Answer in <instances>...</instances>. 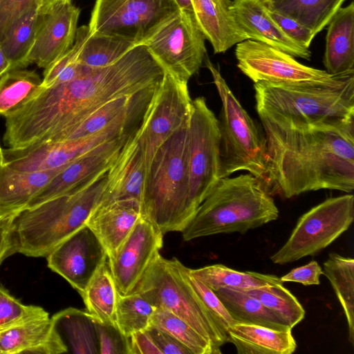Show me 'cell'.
<instances>
[{
  "label": "cell",
  "mask_w": 354,
  "mask_h": 354,
  "mask_svg": "<svg viewBox=\"0 0 354 354\" xmlns=\"http://www.w3.org/2000/svg\"><path fill=\"white\" fill-rule=\"evenodd\" d=\"M227 342L239 354H291L297 343L291 330H279L236 322L227 329Z\"/></svg>",
  "instance_id": "26"
},
{
  "label": "cell",
  "mask_w": 354,
  "mask_h": 354,
  "mask_svg": "<svg viewBox=\"0 0 354 354\" xmlns=\"http://www.w3.org/2000/svg\"><path fill=\"white\" fill-rule=\"evenodd\" d=\"M118 295L107 257L92 277L82 297L87 311L97 321L117 326Z\"/></svg>",
  "instance_id": "32"
},
{
  "label": "cell",
  "mask_w": 354,
  "mask_h": 354,
  "mask_svg": "<svg viewBox=\"0 0 354 354\" xmlns=\"http://www.w3.org/2000/svg\"><path fill=\"white\" fill-rule=\"evenodd\" d=\"M68 353L49 315L29 319L0 331V354Z\"/></svg>",
  "instance_id": "22"
},
{
  "label": "cell",
  "mask_w": 354,
  "mask_h": 354,
  "mask_svg": "<svg viewBox=\"0 0 354 354\" xmlns=\"http://www.w3.org/2000/svg\"><path fill=\"white\" fill-rule=\"evenodd\" d=\"M150 326L170 335L186 346L192 354H216L212 345L195 329L167 310L156 308Z\"/></svg>",
  "instance_id": "40"
},
{
  "label": "cell",
  "mask_w": 354,
  "mask_h": 354,
  "mask_svg": "<svg viewBox=\"0 0 354 354\" xmlns=\"http://www.w3.org/2000/svg\"><path fill=\"white\" fill-rule=\"evenodd\" d=\"M129 338L131 354H162L147 330L136 332Z\"/></svg>",
  "instance_id": "50"
},
{
  "label": "cell",
  "mask_w": 354,
  "mask_h": 354,
  "mask_svg": "<svg viewBox=\"0 0 354 354\" xmlns=\"http://www.w3.org/2000/svg\"><path fill=\"white\" fill-rule=\"evenodd\" d=\"M56 0H41V6L48 4Z\"/></svg>",
  "instance_id": "53"
},
{
  "label": "cell",
  "mask_w": 354,
  "mask_h": 354,
  "mask_svg": "<svg viewBox=\"0 0 354 354\" xmlns=\"http://www.w3.org/2000/svg\"><path fill=\"white\" fill-rule=\"evenodd\" d=\"M42 80L34 71L12 69L0 78V115L17 111L42 88Z\"/></svg>",
  "instance_id": "35"
},
{
  "label": "cell",
  "mask_w": 354,
  "mask_h": 354,
  "mask_svg": "<svg viewBox=\"0 0 354 354\" xmlns=\"http://www.w3.org/2000/svg\"><path fill=\"white\" fill-rule=\"evenodd\" d=\"M141 217L140 202L135 199H127L96 207L85 225L97 236L108 257H110L124 242Z\"/></svg>",
  "instance_id": "23"
},
{
  "label": "cell",
  "mask_w": 354,
  "mask_h": 354,
  "mask_svg": "<svg viewBox=\"0 0 354 354\" xmlns=\"http://www.w3.org/2000/svg\"><path fill=\"white\" fill-rule=\"evenodd\" d=\"M64 167L23 171L2 164L0 167V213L19 211L26 207L32 198Z\"/></svg>",
  "instance_id": "27"
},
{
  "label": "cell",
  "mask_w": 354,
  "mask_h": 354,
  "mask_svg": "<svg viewBox=\"0 0 354 354\" xmlns=\"http://www.w3.org/2000/svg\"><path fill=\"white\" fill-rule=\"evenodd\" d=\"M107 257L105 249L86 225L46 256L48 267L64 278L81 296Z\"/></svg>",
  "instance_id": "17"
},
{
  "label": "cell",
  "mask_w": 354,
  "mask_h": 354,
  "mask_svg": "<svg viewBox=\"0 0 354 354\" xmlns=\"http://www.w3.org/2000/svg\"><path fill=\"white\" fill-rule=\"evenodd\" d=\"M99 354H131L130 338L113 324L97 320Z\"/></svg>",
  "instance_id": "44"
},
{
  "label": "cell",
  "mask_w": 354,
  "mask_h": 354,
  "mask_svg": "<svg viewBox=\"0 0 354 354\" xmlns=\"http://www.w3.org/2000/svg\"><path fill=\"white\" fill-rule=\"evenodd\" d=\"M3 162V149L1 147L0 145V167L1 166Z\"/></svg>",
  "instance_id": "54"
},
{
  "label": "cell",
  "mask_w": 354,
  "mask_h": 354,
  "mask_svg": "<svg viewBox=\"0 0 354 354\" xmlns=\"http://www.w3.org/2000/svg\"><path fill=\"white\" fill-rule=\"evenodd\" d=\"M180 11L194 15L191 0H175Z\"/></svg>",
  "instance_id": "52"
},
{
  "label": "cell",
  "mask_w": 354,
  "mask_h": 354,
  "mask_svg": "<svg viewBox=\"0 0 354 354\" xmlns=\"http://www.w3.org/2000/svg\"><path fill=\"white\" fill-rule=\"evenodd\" d=\"M40 6L26 11L8 30L0 46L11 64V70L26 68L34 42Z\"/></svg>",
  "instance_id": "36"
},
{
  "label": "cell",
  "mask_w": 354,
  "mask_h": 354,
  "mask_svg": "<svg viewBox=\"0 0 354 354\" xmlns=\"http://www.w3.org/2000/svg\"><path fill=\"white\" fill-rule=\"evenodd\" d=\"M11 70V64L0 46V78Z\"/></svg>",
  "instance_id": "51"
},
{
  "label": "cell",
  "mask_w": 354,
  "mask_h": 354,
  "mask_svg": "<svg viewBox=\"0 0 354 354\" xmlns=\"http://www.w3.org/2000/svg\"><path fill=\"white\" fill-rule=\"evenodd\" d=\"M323 270L316 261L291 270L288 273L280 277L283 282H295L304 286L318 285Z\"/></svg>",
  "instance_id": "47"
},
{
  "label": "cell",
  "mask_w": 354,
  "mask_h": 354,
  "mask_svg": "<svg viewBox=\"0 0 354 354\" xmlns=\"http://www.w3.org/2000/svg\"><path fill=\"white\" fill-rule=\"evenodd\" d=\"M204 63L212 74L222 104L218 120L220 178L244 170L259 179L263 185L266 175V140L234 96L220 71L207 55Z\"/></svg>",
  "instance_id": "8"
},
{
  "label": "cell",
  "mask_w": 354,
  "mask_h": 354,
  "mask_svg": "<svg viewBox=\"0 0 354 354\" xmlns=\"http://www.w3.org/2000/svg\"><path fill=\"white\" fill-rule=\"evenodd\" d=\"M181 263L175 257L167 259L158 253L133 291L155 307L184 320L212 345L216 354L221 353V347L227 342V333L186 279Z\"/></svg>",
  "instance_id": "7"
},
{
  "label": "cell",
  "mask_w": 354,
  "mask_h": 354,
  "mask_svg": "<svg viewBox=\"0 0 354 354\" xmlns=\"http://www.w3.org/2000/svg\"><path fill=\"white\" fill-rule=\"evenodd\" d=\"M106 176L79 192L18 211L12 223V254L46 257L62 241L85 225L97 205Z\"/></svg>",
  "instance_id": "6"
},
{
  "label": "cell",
  "mask_w": 354,
  "mask_h": 354,
  "mask_svg": "<svg viewBox=\"0 0 354 354\" xmlns=\"http://www.w3.org/2000/svg\"><path fill=\"white\" fill-rule=\"evenodd\" d=\"M196 21L212 44L214 53H223L248 39L231 11V0H191Z\"/></svg>",
  "instance_id": "24"
},
{
  "label": "cell",
  "mask_w": 354,
  "mask_h": 354,
  "mask_svg": "<svg viewBox=\"0 0 354 354\" xmlns=\"http://www.w3.org/2000/svg\"><path fill=\"white\" fill-rule=\"evenodd\" d=\"M279 216L273 198L252 175L220 178L181 232L185 241L218 234H244Z\"/></svg>",
  "instance_id": "4"
},
{
  "label": "cell",
  "mask_w": 354,
  "mask_h": 354,
  "mask_svg": "<svg viewBox=\"0 0 354 354\" xmlns=\"http://www.w3.org/2000/svg\"><path fill=\"white\" fill-rule=\"evenodd\" d=\"M235 56L238 68L254 83L322 82L334 76L326 71L305 66L280 50L252 39L236 44Z\"/></svg>",
  "instance_id": "15"
},
{
  "label": "cell",
  "mask_w": 354,
  "mask_h": 354,
  "mask_svg": "<svg viewBox=\"0 0 354 354\" xmlns=\"http://www.w3.org/2000/svg\"><path fill=\"white\" fill-rule=\"evenodd\" d=\"M18 211L0 213V263L11 255L12 223Z\"/></svg>",
  "instance_id": "49"
},
{
  "label": "cell",
  "mask_w": 354,
  "mask_h": 354,
  "mask_svg": "<svg viewBox=\"0 0 354 354\" xmlns=\"http://www.w3.org/2000/svg\"><path fill=\"white\" fill-rule=\"evenodd\" d=\"M163 234L142 216L109 258L118 291L122 295L131 292L163 245Z\"/></svg>",
  "instance_id": "18"
},
{
  "label": "cell",
  "mask_w": 354,
  "mask_h": 354,
  "mask_svg": "<svg viewBox=\"0 0 354 354\" xmlns=\"http://www.w3.org/2000/svg\"><path fill=\"white\" fill-rule=\"evenodd\" d=\"M268 10L272 18L288 37L301 46L310 48L313 39L316 36L310 29L275 10L268 8Z\"/></svg>",
  "instance_id": "46"
},
{
  "label": "cell",
  "mask_w": 354,
  "mask_h": 354,
  "mask_svg": "<svg viewBox=\"0 0 354 354\" xmlns=\"http://www.w3.org/2000/svg\"><path fill=\"white\" fill-rule=\"evenodd\" d=\"M164 72L147 46L139 44L109 66L92 68L71 82L49 86L46 108L58 129L39 142L56 141L113 99L134 95L156 86Z\"/></svg>",
  "instance_id": "2"
},
{
  "label": "cell",
  "mask_w": 354,
  "mask_h": 354,
  "mask_svg": "<svg viewBox=\"0 0 354 354\" xmlns=\"http://www.w3.org/2000/svg\"><path fill=\"white\" fill-rule=\"evenodd\" d=\"M123 127L115 122L89 136L75 140L42 142L3 149L2 164L23 171L63 168L97 147L120 138Z\"/></svg>",
  "instance_id": "14"
},
{
  "label": "cell",
  "mask_w": 354,
  "mask_h": 354,
  "mask_svg": "<svg viewBox=\"0 0 354 354\" xmlns=\"http://www.w3.org/2000/svg\"><path fill=\"white\" fill-rule=\"evenodd\" d=\"M137 128L129 136L108 170L95 208L127 199L141 203L146 167L136 134Z\"/></svg>",
  "instance_id": "20"
},
{
  "label": "cell",
  "mask_w": 354,
  "mask_h": 354,
  "mask_svg": "<svg viewBox=\"0 0 354 354\" xmlns=\"http://www.w3.org/2000/svg\"><path fill=\"white\" fill-rule=\"evenodd\" d=\"M80 14L72 0H56L41 6L28 57L29 64L45 69L68 51L75 41Z\"/></svg>",
  "instance_id": "16"
},
{
  "label": "cell",
  "mask_w": 354,
  "mask_h": 354,
  "mask_svg": "<svg viewBox=\"0 0 354 354\" xmlns=\"http://www.w3.org/2000/svg\"><path fill=\"white\" fill-rule=\"evenodd\" d=\"M239 290L244 291L257 298L291 328L301 322L305 317V310L283 283Z\"/></svg>",
  "instance_id": "38"
},
{
  "label": "cell",
  "mask_w": 354,
  "mask_h": 354,
  "mask_svg": "<svg viewBox=\"0 0 354 354\" xmlns=\"http://www.w3.org/2000/svg\"><path fill=\"white\" fill-rule=\"evenodd\" d=\"M187 126L160 146L145 176L140 203L142 216L163 234L182 232L195 214L189 198Z\"/></svg>",
  "instance_id": "5"
},
{
  "label": "cell",
  "mask_w": 354,
  "mask_h": 354,
  "mask_svg": "<svg viewBox=\"0 0 354 354\" xmlns=\"http://www.w3.org/2000/svg\"><path fill=\"white\" fill-rule=\"evenodd\" d=\"M190 273L212 290L219 288L248 290L281 284L276 275L255 272H241L222 264H214L198 269H190Z\"/></svg>",
  "instance_id": "33"
},
{
  "label": "cell",
  "mask_w": 354,
  "mask_h": 354,
  "mask_svg": "<svg viewBox=\"0 0 354 354\" xmlns=\"http://www.w3.org/2000/svg\"><path fill=\"white\" fill-rule=\"evenodd\" d=\"M138 43L117 37L89 33L78 57L80 64L93 68L109 66Z\"/></svg>",
  "instance_id": "37"
},
{
  "label": "cell",
  "mask_w": 354,
  "mask_h": 354,
  "mask_svg": "<svg viewBox=\"0 0 354 354\" xmlns=\"http://www.w3.org/2000/svg\"><path fill=\"white\" fill-rule=\"evenodd\" d=\"M213 291L236 322L279 330H292L259 300L244 291L229 288H219Z\"/></svg>",
  "instance_id": "29"
},
{
  "label": "cell",
  "mask_w": 354,
  "mask_h": 354,
  "mask_svg": "<svg viewBox=\"0 0 354 354\" xmlns=\"http://www.w3.org/2000/svg\"><path fill=\"white\" fill-rule=\"evenodd\" d=\"M323 62L333 75L354 73V3L341 7L328 24Z\"/></svg>",
  "instance_id": "25"
},
{
  "label": "cell",
  "mask_w": 354,
  "mask_h": 354,
  "mask_svg": "<svg viewBox=\"0 0 354 354\" xmlns=\"http://www.w3.org/2000/svg\"><path fill=\"white\" fill-rule=\"evenodd\" d=\"M183 272L206 307L212 314L223 330L227 333V329L236 322L232 317L221 301L215 292L203 282L194 277L189 272V268L181 263Z\"/></svg>",
  "instance_id": "42"
},
{
  "label": "cell",
  "mask_w": 354,
  "mask_h": 354,
  "mask_svg": "<svg viewBox=\"0 0 354 354\" xmlns=\"http://www.w3.org/2000/svg\"><path fill=\"white\" fill-rule=\"evenodd\" d=\"M192 102L187 82L165 70L136 129L146 174L160 146L177 131L188 125Z\"/></svg>",
  "instance_id": "10"
},
{
  "label": "cell",
  "mask_w": 354,
  "mask_h": 354,
  "mask_svg": "<svg viewBox=\"0 0 354 354\" xmlns=\"http://www.w3.org/2000/svg\"><path fill=\"white\" fill-rule=\"evenodd\" d=\"M156 308L137 292L124 295L118 292L115 311L117 326L127 337L147 330Z\"/></svg>",
  "instance_id": "39"
},
{
  "label": "cell",
  "mask_w": 354,
  "mask_h": 354,
  "mask_svg": "<svg viewBox=\"0 0 354 354\" xmlns=\"http://www.w3.org/2000/svg\"><path fill=\"white\" fill-rule=\"evenodd\" d=\"M51 318L68 352L99 354L97 319L88 311L68 308Z\"/></svg>",
  "instance_id": "28"
},
{
  "label": "cell",
  "mask_w": 354,
  "mask_h": 354,
  "mask_svg": "<svg viewBox=\"0 0 354 354\" xmlns=\"http://www.w3.org/2000/svg\"><path fill=\"white\" fill-rule=\"evenodd\" d=\"M178 12L175 0H96L88 26L91 34L142 44Z\"/></svg>",
  "instance_id": "11"
},
{
  "label": "cell",
  "mask_w": 354,
  "mask_h": 354,
  "mask_svg": "<svg viewBox=\"0 0 354 354\" xmlns=\"http://www.w3.org/2000/svg\"><path fill=\"white\" fill-rule=\"evenodd\" d=\"M131 133L103 144L68 164L32 198L26 207L75 193L97 180L106 174Z\"/></svg>",
  "instance_id": "19"
},
{
  "label": "cell",
  "mask_w": 354,
  "mask_h": 354,
  "mask_svg": "<svg viewBox=\"0 0 354 354\" xmlns=\"http://www.w3.org/2000/svg\"><path fill=\"white\" fill-rule=\"evenodd\" d=\"M219 145L218 119L198 97L192 102L187 126L189 198L195 213L220 179Z\"/></svg>",
  "instance_id": "12"
},
{
  "label": "cell",
  "mask_w": 354,
  "mask_h": 354,
  "mask_svg": "<svg viewBox=\"0 0 354 354\" xmlns=\"http://www.w3.org/2000/svg\"><path fill=\"white\" fill-rule=\"evenodd\" d=\"M230 8L236 24L248 39L267 44L294 57L310 59V49L281 30L261 0H233Z\"/></svg>",
  "instance_id": "21"
},
{
  "label": "cell",
  "mask_w": 354,
  "mask_h": 354,
  "mask_svg": "<svg viewBox=\"0 0 354 354\" xmlns=\"http://www.w3.org/2000/svg\"><path fill=\"white\" fill-rule=\"evenodd\" d=\"M346 1L274 0L264 3L310 29L317 35L328 26Z\"/></svg>",
  "instance_id": "31"
},
{
  "label": "cell",
  "mask_w": 354,
  "mask_h": 354,
  "mask_svg": "<svg viewBox=\"0 0 354 354\" xmlns=\"http://www.w3.org/2000/svg\"><path fill=\"white\" fill-rule=\"evenodd\" d=\"M263 2L266 3V2H270V1H272L274 0H261Z\"/></svg>",
  "instance_id": "55"
},
{
  "label": "cell",
  "mask_w": 354,
  "mask_h": 354,
  "mask_svg": "<svg viewBox=\"0 0 354 354\" xmlns=\"http://www.w3.org/2000/svg\"><path fill=\"white\" fill-rule=\"evenodd\" d=\"M353 218V194L329 198L299 218L287 241L270 260L282 265L315 256L346 232Z\"/></svg>",
  "instance_id": "9"
},
{
  "label": "cell",
  "mask_w": 354,
  "mask_h": 354,
  "mask_svg": "<svg viewBox=\"0 0 354 354\" xmlns=\"http://www.w3.org/2000/svg\"><path fill=\"white\" fill-rule=\"evenodd\" d=\"M323 266V274L342 306L347 321L348 340L354 346V260L333 252Z\"/></svg>",
  "instance_id": "34"
},
{
  "label": "cell",
  "mask_w": 354,
  "mask_h": 354,
  "mask_svg": "<svg viewBox=\"0 0 354 354\" xmlns=\"http://www.w3.org/2000/svg\"><path fill=\"white\" fill-rule=\"evenodd\" d=\"M162 354H192V352L170 335L149 326L147 329Z\"/></svg>",
  "instance_id": "48"
},
{
  "label": "cell",
  "mask_w": 354,
  "mask_h": 354,
  "mask_svg": "<svg viewBox=\"0 0 354 354\" xmlns=\"http://www.w3.org/2000/svg\"><path fill=\"white\" fill-rule=\"evenodd\" d=\"M205 39L195 15L179 10L142 44L165 71L188 82L204 62Z\"/></svg>",
  "instance_id": "13"
},
{
  "label": "cell",
  "mask_w": 354,
  "mask_h": 354,
  "mask_svg": "<svg viewBox=\"0 0 354 354\" xmlns=\"http://www.w3.org/2000/svg\"><path fill=\"white\" fill-rule=\"evenodd\" d=\"M47 315L41 307L24 305L0 287V331L29 319Z\"/></svg>",
  "instance_id": "41"
},
{
  "label": "cell",
  "mask_w": 354,
  "mask_h": 354,
  "mask_svg": "<svg viewBox=\"0 0 354 354\" xmlns=\"http://www.w3.org/2000/svg\"><path fill=\"white\" fill-rule=\"evenodd\" d=\"M90 33L88 26L77 28L73 46L62 56L44 69L42 86L44 88L52 85L59 74L70 64L77 62L80 53Z\"/></svg>",
  "instance_id": "43"
},
{
  "label": "cell",
  "mask_w": 354,
  "mask_h": 354,
  "mask_svg": "<svg viewBox=\"0 0 354 354\" xmlns=\"http://www.w3.org/2000/svg\"><path fill=\"white\" fill-rule=\"evenodd\" d=\"M256 109L263 126L281 129L342 124L354 120V73L322 82L254 83Z\"/></svg>",
  "instance_id": "3"
},
{
  "label": "cell",
  "mask_w": 354,
  "mask_h": 354,
  "mask_svg": "<svg viewBox=\"0 0 354 354\" xmlns=\"http://www.w3.org/2000/svg\"><path fill=\"white\" fill-rule=\"evenodd\" d=\"M263 127L268 193L270 189L290 198L323 189L353 190L354 120L337 125Z\"/></svg>",
  "instance_id": "1"
},
{
  "label": "cell",
  "mask_w": 354,
  "mask_h": 354,
  "mask_svg": "<svg viewBox=\"0 0 354 354\" xmlns=\"http://www.w3.org/2000/svg\"><path fill=\"white\" fill-rule=\"evenodd\" d=\"M36 6H41V0H0V43L12 26Z\"/></svg>",
  "instance_id": "45"
},
{
  "label": "cell",
  "mask_w": 354,
  "mask_h": 354,
  "mask_svg": "<svg viewBox=\"0 0 354 354\" xmlns=\"http://www.w3.org/2000/svg\"><path fill=\"white\" fill-rule=\"evenodd\" d=\"M156 86L134 95L123 96L109 101L54 142L78 140L103 130L136 106L151 97Z\"/></svg>",
  "instance_id": "30"
}]
</instances>
